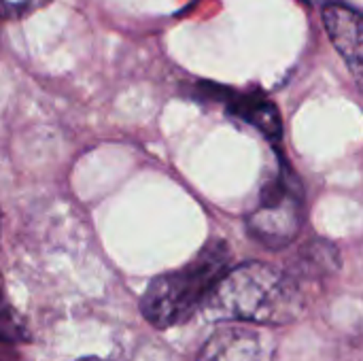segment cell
<instances>
[{
    "instance_id": "obj_8",
    "label": "cell",
    "mask_w": 363,
    "mask_h": 361,
    "mask_svg": "<svg viewBox=\"0 0 363 361\" xmlns=\"http://www.w3.org/2000/svg\"><path fill=\"white\" fill-rule=\"evenodd\" d=\"M6 319H11V311H9V306H6V302H4V298L0 294V323H4Z\"/></svg>"
},
{
    "instance_id": "obj_6",
    "label": "cell",
    "mask_w": 363,
    "mask_h": 361,
    "mask_svg": "<svg viewBox=\"0 0 363 361\" xmlns=\"http://www.w3.org/2000/svg\"><path fill=\"white\" fill-rule=\"evenodd\" d=\"M259 338L242 328H228L215 334L202 349L198 361H259Z\"/></svg>"
},
{
    "instance_id": "obj_5",
    "label": "cell",
    "mask_w": 363,
    "mask_h": 361,
    "mask_svg": "<svg viewBox=\"0 0 363 361\" xmlns=\"http://www.w3.org/2000/svg\"><path fill=\"white\" fill-rule=\"evenodd\" d=\"M225 106L232 115L240 117L255 130H259L266 138L279 140L283 134L281 113L279 109L262 94H234L223 91Z\"/></svg>"
},
{
    "instance_id": "obj_7",
    "label": "cell",
    "mask_w": 363,
    "mask_h": 361,
    "mask_svg": "<svg viewBox=\"0 0 363 361\" xmlns=\"http://www.w3.org/2000/svg\"><path fill=\"white\" fill-rule=\"evenodd\" d=\"M51 0H0V17L2 19H23L38 9L47 6Z\"/></svg>"
},
{
    "instance_id": "obj_3",
    "label": "cell",
    "mask_w": 363,
    "mask_h": 361,
    "mask_svg": "<svg viewBox=\"0 0 363 361\" xmlns=\"http://www.w3.org/2000/svg\"><path fill=\"white\" fill-rule=\"evenodd\" d=\"M304 221V191L291 170L277 172L259 194L247 217L249 234L268 249H283L296 240Z\"/></svg>"
},
{
    "instance_id": "obj_1",
    "label": "cell",
    "mask_w": 363,
    "mask_h": 361,
    "mask_svg": "<svg viewBox=\"0 0 363 361\" xmlns=\"http://www.w3.org/2000/svg\"><path fill=\"white\" fill-rule=\"evenodd\" d=\"M300 294L296 281L274 266L251 262L228 270L204 309L217 319L279 326L296 319Z\"/></svg>"
},
{
    "instance_id": "obj_4",
    "label": "cell",
    "mask_w": 363,
    "mask_h": 361,
    "mask_svg": "<svg viewBox=\"0 0 363 361\" xmlns=\"http://www.w3.org/2000/svg\"><path fill=\"white\" fill-rule=\"evenodd\" d=\"M321 17L332 45L363 89V15L347 4L328 2Z\"/></svg>"
},
{
    "instance_id": "obj_2",
    "label": "cell",
    "mask_w": 363,
    "mask_h": 361,
    "mask_svg": "<svg viewBox=\"0 0 363 361\" xmlns=\"http://www.w3.org/2000/svg\"><path fill=\"white\" fill-rule=\"evenodd\" d=\"M230 251L225 243H208L189 264L151 281L140 309L155 328H172L204 306L217 281L228 272Z\"/></svg>"
}]
</instances>
